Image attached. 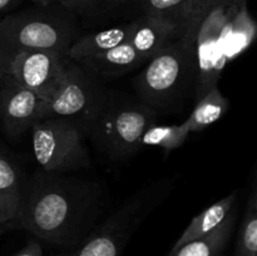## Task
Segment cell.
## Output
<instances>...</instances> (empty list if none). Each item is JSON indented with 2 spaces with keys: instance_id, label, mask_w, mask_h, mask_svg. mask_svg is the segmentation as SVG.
Wrapping results in <instances>:
<instances>
[{
  "instance_id": "1",
  "label": "cell",
  "mask_w": 257,
  "mask_h": 256,
  "mask_svg": "<svg viewBox=\"0 0 257 256\" xmlns=\"http://www.w3.org/2000/svg\"><path fill=\"white\" fill-rule=\"evenodd\" d=\"M107 202V190L95 181L42 171L22 188V208L10 228L69 248L97 226Z\"/></svg>"
},
{
  "instance_id": "2",
  "label": "cell",
  "mask_w": 257,
  "mask_h": 256,
  "mask_svg": "<svg viewBox=\"0 0 257 256\" xmlns=\"http://www.w3.org/2000/svg\"><path fill=\"white\" fill-rule=\"evenodd\" d=\"M197 30H187L160 50L147 60L145 69L136 77L138 98L156 112L177 105L198 79Z\"/></svg>"
},
{
  "instance_id": "3",
  "label": "cell",
  "mask_w": 257,
  "mask_h": 256,
  "mask_svg": "<svg viewBox=\"0 0 257 256\" xmlns=\"http://www.w3.org/2000/svg\"><path fill=\"white\" fill-rule=\"evenodd\" d=\"M173 185L175 178L165 177L141 188L80 242L50 256H122L133 233L167 197Z\"/></svg>"
},
{
  "instance_id": "4",
  "label": "cell",
  "mask_w": 257,
  "mask_h": 256,
  "mask_svg": "<svg viewBox=\"0 0 257 256\" xmlns=\"http://www.w3.org/2000/svg\"><path fill=\"white\" fill-rule=\"evenodd\" d=\"M40 10L10 14L0 20V47L10 59L19 52L49 50L68 55L77 39V24L65 12Z\"/></svg>"
},
{
  "instance_id": "5",
  "label": "cell",
  "mask_w": 257,
  "mask_h": 256,
  "mask_svg": "<svg viewBox=\"0 0 257 256\" xmlns=\"http://www.w3.org/2000/svg\"><path fill=\"white\" fill-rule=\"evenodd\" d=\"M155 123L157 112L142 100H118L108 95L89 137L108 157L122 160L140 150L143 133Z\"/></svg>"
},
{
  "instance_id": "6",
  "label": "cell",
  "mask_w": 257,
  "mask_h": 256,
  "mask_svg": "<svg viewBox=\"0 0 257 256\" xmlns=\"http://www.w3.org/2000/svg\"><path fill=\"white\" fill-rule=\"evenodd\" d=\"M33 153L43 171L68 173L88 167L84 133L67 118L44 117L30 128Z\"/></svg>"
},
{
  "instance_id": "7",
  "label": "cell",
  "mask_w": 257,
  "mask_h": 256,
  "mask_svg": "<svg viewBox=\"0 0 257 256\" xmlns=\"http://www.w3.org/2000/svg\"><path fill=\"white\" fill-rule=\"evenodd\" d=\"M108 95L95 75L68 58L64 82L50 99L43 102L42 118H67L89 137Z\"/></svg>"
},
{
  "instance_id": "8",
  "label": "cell",
  "mask_w": 257,
  "mask_h": 256,
  "mask_svg": "<svg viewBox=\"0 0 257 256\" xmlns=\"http://www.w3.org/2000/svg\"><path fill=\"white\" fill-rule=\"evenodd\" d=\"M68 55L49 50H29L12 55L7 74L23 88L48 100L63 84Z\"/></svg>"
},
{
  "instance_id": "9",
  "label": "cell",
  "mask_w": 257,
  "mask_h": 256,
  "mask_svg": "<svg viewBox=\"0 0 257 256\" xmlns=\"http://www.w3.org/2000/svg\"><path fill=\"white\" fill-rule=\"evenodd\" d=\"M44 100L4 74L0 79V120L12 138H19L42 118Z\"/></svg>"
},
{
  "instance_id": "10",
  "label": "cell",
  "mask_w": 257,
  "mask_h": 256,
  "mask_svg": "<svg viewBox=\"0 0 257 256\" xmlns=\"http://www.w3.org/2000/svg\"><path fill=\"white\" fill-rule=\"evenodd\" d=\"M183 34L182 30L165 20L140 15L135 19V28L128 43L148 60Z\"/></svg>"
},
{
  "instance_id": "11",
  "label": "cell",
  "mask_w": 257,
  "mask_h": 256,
  "mask_svg": "<svg viewBox=\"0 0 257 256\" xmlns=\"http://www.w3.org/2000/svg\"><path fill=\"white\" fill-rule=\"evenodd\" d=\"M146 62L130 43H124L77 63L95 77L115 78L130 73Z\"/></svg>"
},
{
  "instance_id": "12",
  "label": "cell",
  "mask_w": 257,
  "mask_h": 256,
  "mask_svg": "<svg viewBox=\"0 0 257 256\" xmlns=\"http://www.w3.org/2000/svg\"><path fill=\"white\" fill-rule=\"evenodd\" d=\"M133 28H135V20L77 38L68 50V58L77 63L84 58L99 54L105 50L128 43Z\"/></svg>"
},
{
  "instance_id": "13",
  "label": "cell",
  "mask_w": 257,
  "mask_h": 256,
  "mask_svg": "<svg viewBox=\"0 0 257 256\" xmlns=\"http://www.w3.org/2000/svg\"><path fill=\"white\" fill-rule=\"evenodd\" d=\"M236 222V208L218 227L201 237L191 240L176 250H171L167 256H221L232 235Z\"/></svg>"
},
{
  "instance_id": "14",
  "label": "cell",
  "mask_w": 257,
  "mask_h": 256,
  "mask_svg": "<svg viewBox=\"0 0 257 256\" xmlns=\"http://www.w3.org/2000/svg\"><path fill=\"white\" fill-rule=\"evenodd\" d=\"M22 188L17 168L0 153V226L10 228L19 216Z\"/></svg>"
},
{
  "instance_id": "15",
  "label": "cell",
  "mask_w": 257,
  "mask_h": 256,
  "mask_svg": "<svg viewBox=\"0 0 257 256\" xmlns=\"http://www.w3.org/2000/svg\"><path fill=\"white\" fill-rule=\"evenodd\" d=\"M236 197H237V191H232L230 195H227L226 197L221 198L220 201L211 205L210 207L202 211L200 215L195 216L190 225L186 227L182 235L180 236V238L176 241L172 250H176V248L185 245L188 241L201 237V236L206 235V233L211 232L216 227H218L227 218L231 210L235 207Z\"/></svg>"
},
{
  "instance_id": "16",
  "label": "cell",
  "mask_w": 257,
  "mask_h": 256,
  "mask_svg": "<svg viewBox=\"0 0 257 256\" xmlns=\"http://www.w3.org/2000/svg\"><path fill=\"white\" fill-rule=\"evenodd\" d=\"M230 108L227 98L217 87L211 88L196 104L190 117L185 120L190 132H200L213 123L218 122Z\"/></svg>"
},
{
  "instance_id": "17",
  "label": "cell",
  "mask_w": 257,
  "mask_h": 256,
  "mask_svg": "<svg viewBox=\"0 0 257 256\" xmlns=\"http://www.w3.org/2000/svg\"><path fill=\"white\" fill-rule=\"evenodd\" d=\"M141 15L162 19L186 33L187 0H132Z\"/></svg>"
},
{
  "instance_id": "18",
  "label": "cell",
  "mask_w": 257,
  "mask_h": 256,
  "mask_svg": "<svg viewBox=\"0 0 257 256\" xmlns=\"http://www.w3.org/2000/svg\"><path fill=\"white\" fill-rule=\"evenodd\" d=\"M190 133L186 122L181 123V124L170 125H161L155 123L143 133L142 138H141V147L143 146L157 147L165 152H170V151L181 147L187 141Z\"/></svg>"
},
{
  "instance_id": "19",
  "label": "cell",
  "mask_w": 257,
  "mask_h": 256,
  "mask_svg": "<svg viewBox=\"0 0 257 256\" xmlns=\"http://www.w3.org/2000/svg\"><path fill=\"white\" fill-rule=\"evenodd\" d=\"M235 256H257V195L255 183L240 226Z\"/></svg>"
},
{
  "instance_id": "20",
  "label": "cell",
  "mask_w": 257,
  "mask_h": 256,
  "mask_svg": "<svg viewBox=\"0 0 257 256\" xmlns=\"http://www.w3.org/2000/svg\"><path fill=\"white\" fill-rule=\"evenodd\" d=\"M65 10L75 14H97L109 8L117 7L124 0H57Z\"/></svg>"
},
{
  "instance_id": "21",
  "label": "cell",
  "mask_w": 257,
  "mask_h": 256,
  "mask_svg": "<svg viewBox=\"0 0 257 256\" xmlns=\"http://www.w3.org/2000/svg\"><path fill=\"white\" fill-rule=\"evenodd\" d=\"M221 2L222 0H187L186 32L190 29L197 30L206 15Z\"/></svg>"
},
{
  "instance_id": "22",
  "label": "cell",
  "mask_w": 257,
  "mask_h": 256,
  "mask_svg": "<svg viewBox=\"0 0 257 256\" xmlns=\"http://www.w3.org/2000/svg\"><path fill=\"white\" fill-rule=\"evenodd\" d=\"M12 256H43V247L39 240H30L27 245Z\"/></svg>"
},
{
  "instance_id": "23",
  "label": "cell",
  "mask_w": 257,
  "mask_h": 256,
  "mask_svg": "<svg viewBox=\"0 0 257 256\" xmlns=\"http://www.w3.org/2000/svg\"><path fill=\"white\" fill-rule=\"evenodd\" d=\"M8 64H9V58L5 54L4 50L2 49V47H0V79H2L3 75L7 74Z\"/></svg>"
},
{
  "instance_id": "24",
  "label": "cell",
  "mask_w": 257,
  "mask_h": 256,
  "mask_svg": "<svg viewBox=\"0 0 257 256\" xmlns=\"http://www.w3.org/2000/svg\"><path fill=\"white\" fill-rule=\"evenodd\" d=\"M22 2L23 0H0V13L10 10L12 8H14L15 5H18Z\"/></svg>"
},
{
  "instance_id": "25",
  "label": "cell",
  "mask_w": 257,
  "mask_h": 256,
  "mask_svg": "<svg viewBox=\"0 0 257 256\" xmlns=\"http://www.w3.org/2000/svg\"><path fill=\"white\" fill-rule=\"evenodd\" d=\"M38 7H49L52 5L55 0H33Z\"/></svg>"
}]
</instances>
